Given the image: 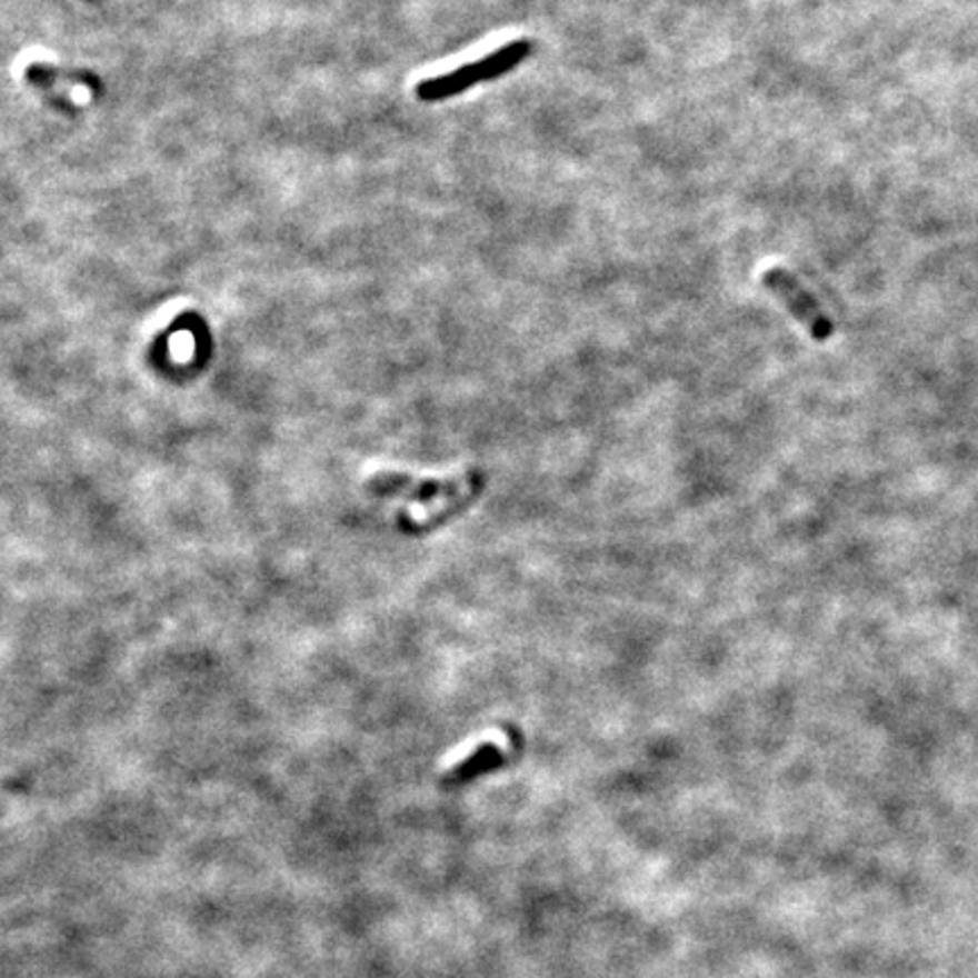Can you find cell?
Returning <instances> with one entry per match:
<instances>
[{"mask_svg":"<svg viewBox=\"0 0 978 978\" xmlns=\"http://www.w3.org/2000/svg\"><path fill=\"white\" fill-rule=\"evenodd\" d=\"M480 476L478 473H465V476H456V478H445V480H421V478H412L406 473H395V471H383L377 473L370 480V489L381 495H401L408 499H417V501H436V499H456L469 489L480 487Z\"/></svg>","mask_w":978,"mask_h":978,"instance_id":"3","label":"cell"},{"mask_svg":"<svg viewBox=\"0 0 978 978\" xmlns=\"http://www.w3.org/2000/svg\"><path fill=\"white\" fill-rule=\"evenodd\" d=\"M508 759V750H503L497 744H482L478 746V750L473 755H469L467 759H462L456 768H451L445 779L449 784H462L469 781L482 772H492L497 768H501Z\"/></svg>","mask_w":978,"mask_h":978,"instance_id":"4","label":"cell"},{"mask_svg":"<svg viewBox=\"0 0 978 978\" xmlns=\"http://www.w3.org/2000/svg\"><path fill=\"white\" fill-rule=\"evenodd\" d=\"M530 52H532V43L528 39H517L512 43H506L499 50L485 54L482 59L471 61V64H465L451 73L440 76V78L419 82L417 98L423 102H440V100L460 96L480 82L497 80V78L515 71L530 57Z\"/></svg>","mask_w":978,"mask_h":978,"instance_id":"1","label":"cell"},{"mask_svg":"<svg viewBox=\"0 0 978 978\" xmlns=\"http://www.w3.org/2000/svg\"><path fill=\"white\" fill-rule=\"evenodd\" d=\"M764 283L777 299L784 301L788 313L798 322H802V327L809 331V336L816 342H827L834 338V331H836L834 322L822 313V309L818 306V301L809 295V290L788 270L770 268L764 275Z\"/></svg>","mask_w":978,"mask_h":978,"instance_id":"2","label":"cell"},{"mask_svg":"<svg viewBox=\"0 0 978 978\" xmlns=\"http://www.w3.org/2000/svg\"><path fill=\"white\" fill-rule=\"evenodd\" d=\"M26 78L30 84L39 87V89H54L59 84H87V87H98V80L91 73L84 71H67V69H57V67H48V64H30L26 71Z\"/></svg>","mask_w":978,"mask_h":978,"instance_id":"5","label":"cell"}]
</instances>
